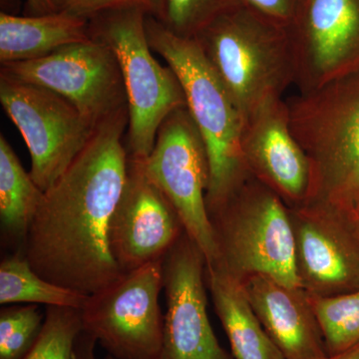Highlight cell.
<instances>
[{
    "mask_svg": "<svg viewBox=\"0 0 359 359\" xmlns=\"http://www.w3.org/2000/svg\"><path fill=\"white\" fill-rule=\"evenodd\" d=\"M128 124V110L102 123L45 191L20 250L45 280L90 295L122 276L109 230L126 183Z\"/></svg>",
    "mask_w": 359,
    "mask_h": 359,
    "instance_id": "1",
    "label": "cell"
},
{
    "mask_svg": "<svg viewBox=\"0 0 359 359\" xmlns=\"http://www.w3.org/2000/svg\"><path fill=\"white\" fill-rule=\"evenodd\" d=\"M311 167L306 202L353 212L359 201V71L285 100Z\"/></svg>",
    "mask_w": 359,
    "mask_h": 359,
    "instance_id": "2",
    "label": "cell"
},
{
    "mask_svg": "<svg viewBox=\"0 0 359 359\" xmlns=\"http://www.w3.org/2000/svg\"><path fill=\"white\" fill-rule=\"evenodd\" d=\"M146 32L154 53L164 58L185 92L187 108L207 150L208 212L216 209L250 176L242 150L244 120L195 39H186L147 16Z\"/></svg>",
    "mask_w": 359,
    "mask_h": 359,
    "instance_id": "3",
    "label": "cell"
},
{
    "mask_svg": "<svg viewBox=\"0 0 359 359\" xmlns=\"http://www.w3.org/2000/svg\"><path fill=\"white\" fill-rule=\"evenodd\" d=\"M228 90L243 120L294 84L289 32L241 4L210 23L195 37Z\"/></svg>",
    "mask_w": 359,
    "mask_h": 359,
    "instance_id": "4",
    "label": "cell"
},
{
    "mask_svg": "<svg viewBox=\"0 0 359 359\" xmlns=\"http://www.w3.org/2000/svg\"><path fill=\"white\" fill-rule=\"evenodd\" d=\"M209 217L218 252L212 264L241 280L266 275L301 287L290 210L269 187L250 175Z\"/></svg>",
    "mask_w": 359,
    "mask_h": 359,
    "instance_id": "5",
    "label": "cell"
},
{
    "mask_svg": "<svg viewBox=\"0 0 359 359\" xmlns=\"http://www.w3.org/2000/svg\"><path fill=\"white\" fill-rule=\"evenodd\" d=\"M147 16L139 9H121L89 20L91 39L107 45L119 63L128 102L127 149L130 157L141 160L152 152L168 116L187 107L176 73L154 57L146 32Z\"/></svg>",
    "mask_w": 359,
    "mask_h": 359,
    "instance_id": "6",
    "label": "cell"
},
{
    "mask_svg": "<svg viewBox=\"0 0 359 359\" xmlns=\"http://www.w3.org/2000/svg\"><path fill=\"white\" fill-rule=\"evenodd\" d=\"M163 259L123 273L104 289L88 295L82 306L83 332L117 359H159L164 314Z\"/></svg>",
    "mask_w": 359,
    "mask_h": 359,
    "instance_id": "7",
    "label": "cell"
},
{
    "mask_svg": "<svg viewBox=\"0 0 359 359\" xmlns=\"http://www.w3.org/2000/svg\"><path fill=\"white\" fill-rule=\"evenodd\" d=\"M0 103L32 157L33 181L48 190L86 147L96 127L55 92L0 74Z\"/></svg>",
    "mask_w": 359,
    "mask_h": 359,
    "instance_id": "8",
    "label": "cell"
},
{
    "mask_svg": "<svg viewBox=\"0 0 359 359\" xmlns=\"http://www.w3.org/2000/svg\"><path fill=\"white\" fill-rule=\"evenodd\" d=\"M0 74L55 92L96 128L128 110L117 57L100 40L67 45L35 60L4 63Z\"/></svg>",
    "mask_w": 359,
    "mask_h": 359,
    "instance_id": "9",
    "label": "cell"
},
{
    "mask_svg": "<svg viewBox=\"0 0 359 359\" xmlns=\"http://www.w3.org/2000/svg\"><path fill=\"white\" fill-rule=\"evenodd\" d=\"M146 171L178 212L185 231L207 264L218 257L205 195L210 182L207 150L188 108L175 110L158 130Z\"/></svg>",
    "mask_w": 359,
    "mask_h": 359,
    "instance_id": "10",
    "label": "cell"
},
{
    "mask_svg": "<svg viewBox=\"0 0 359 359\" xmlns=\"http://www.w3.org/2000/svg\"><path fill=\"white\" fill-rule=\"evenodd\" d=\"M299 283L334 297L359 287V224L353 212L318 202L289 208Z\"/></svg>",
    "mask_w": 359,
    "mask_h": 359,
    "instance_id": "11",
    "label": "cell"
},
{
    "mask_svg": "<svg viewBox=\"0 0 359 359\" xmlns=\"http://www.w3.org/2000/svg\"><path fill=\"white\" fill-rule=\"evenodd\" d=\"M205 266L186 231L163 259L167 311L159 359H231L210 323Z\"/></svg>",
    "mask_w": 359,
    "mask_h": 359,
    "instance_id": "12",
    "label": "cell"
},
{
    "mask_svg": "<svg viewBox=\"0 0 359 359\" xmlns=\"http://www.w3.org/2000/svg\"><path fill=\"white\" fill-rule=\"evenodd\" d=\"M299 92L359 71V0H304L287 27Z\"/></svg>",
    "mask_w": 359,
    "mask_h": 359,
    "instance_id": "13",
    "label": "cell"
},
{
    "mask_svg": "<svg viewBox=\"0 0 359 359\" xmlns=\"http://www.w3.org/2000/svg\"><path fill=\"white\" fill-rule=\"evenodd\" d=\"M185 231L174 205L129 156L126 183L110 223L111 252L123 273L164 259Z\"/></svg>",
    "mask_w": 359,
    "mask_h": 359,
    "instance_id": "14",
    "label": "cell"
},
{
    "mask_svg": "<svg viewBox=\"0 0 359 359\" xmlns=\"http://www.w3.org/2000/svg\"><path fill=\"white\" fill-rule=\"evenodd\" d=\"M242 150L250 174L273 191L287 208L306 202L311 167L290 131L285 99L266 104L245 120Z\"/></svg>",
    "mask_w": 359,
    "mask_h": 359,
    "instance_id": "15",
    "label": "cell"
},
{
    "mask_svg": "<svg viewBox=\"0 0 359 359\" xmlns=\"http://www.w3.org/2000/svg\"><path fill=\"white\" fill-rule=\"evenodd\" d=\"M250 306L285 359H325L328 354L309 295L266 275L242 280Z\"/></svg>",
    "mask_w": 359,
    "mask_h": 359,
    "instance_id": "16",
    "label": "cell"
},
{
    "mask_svg": "<svg viewBox=\"0 0 359 359\" xmlns=\"http://www.w3.org/2000/svg\"><path fill=\"white\" fill-rule=\"evenodd\" d=\"M205 283L235 359H285L269 339L242 280L216 264L205 266Z\"/></svg>",
    "mask_w": 359,
    "mask_h": 359,
    "instance_id": "17",
    "label": "cell"
},
{
    "mask_svg": "<svg viewBox=\"0 0 359 359\" xmlns=\"http://www.w3.org/2000/svg\"><path fill=\"white\" fill-rule=\"evenodd\" d=\"M89 39V20L82 16L65 11L27 16L0 13L1 65L45 57Z\"/></svg>",
    "mask_w": 359,
    "mask_h": 359,
    "instance_id": "18",
    "label": "cell"
},
{
    "mask_svg": "<svg viewBox=\"0 0 359 359\" xmlns=\"http://www.w3.org/2000/svg\"><path fill=\"white\" fill-rule=\"evenodd\" d=\"M44 192L27 173L11 144L0 136V223L2 235L22 248ZM20 248V249H21Z\"/></svg>",
    "mask_w": 359,
    "mask_h": 359,
    "instance_id": "19",
    "label": "cell"
},
{
    "mask_svg": "<svg viewBox=\"0 0 359 359\" xmlns=\"http://www.w3.org/2000/svg\"><path fill=\"white\" fill-rule=\"evenodd\" d=\"M88 295L66 289L39 276L22 252L0 264V304H44L81 309Z\"/></svg>",
    "mask_w": 359,
    "mask_h": 359,
    "instance_id": "20",
    "label": "cell"
},
{
    "mask_svg": "<svg viewBox=\"0 0 359 359\" xmlns=\"http://www.w3.org/2000/svg\"><path fill=\"white\" fill-rule=\"evenodd\" d=\"M309 295L328 355L342 353L359 342V287L334 297Z\"/></svg>",
    "mask_w": 359,
    "mask_h": 359,
    "instance_id": "21",
    "label": "cell"
},
{
    "mask_svg": "<svg viewBox=\"0 0 359 359\" xmlns=\"http://www.w3.org/2000/svg\"><path fill=\"white\" fill-rule=\"evenodd\" d=\"M82 332L79 309L46 306L39 339L23 359H74L77 339Z\"/></svg>",
    "mask_w": 359,
    "mask_h": 359,
    "instance_id": "22",
    "label": "cell"
},
{
    "mask_svg": "<svg viewBox=\"0 0 359 359\" xmlns=\"http://www.w3.org/2000/svg\"><path fill=\"white\" fill-rule=\"evenodd\" d=\"M43 323L36 304L1 309L0 359L25 358L39 339Z\"/></svg>",
    "mask_w": 359,
    "mask_h": 359,
    "instance_id": "23",
    "label": "cell"
},
{
    "mask_svg": "<svg viewBox=\"0 0 359 359\" xmlns=\"http://www.w3.org/2000/svg\"><path fill=\"white\" fill-rule=\"evenodd\" d=\"M241 4V0H165L161 22L179 36L194 39L219 16Z\"/></svg>",
    "mask_w": 359,
    "mask_h": 359,
    "instance_id": "24",
    "label": "cell"
},
{
    "mask_svg": "<svg viewBox=\"0 0 359 359\" xmlns=\"http://www.w3.org/2000/svg\"><path fill=\"white\" fill-rule=\"evenodd\" d=\"M56 11L90 18L107 11L139 9L151 18L162 21L165 0H52Z\"/></svg>",
    "mask_w": 359,
    "mask_h": 359,
    "instance_id": "25",
    "label": "cell"
},
{
    "mask_svg": "<svg viewBox=\"0 0 359 359\" xmlns=\"http://www.w3.org/2000/svg\"><path fill=\"white\" fill-rule=\"evenodd\" d=\"M243 4L262 14L269 20L289 27L299 11L304 0H241Z\"/></svg>",
    "mask_w": 359,
    "mask_h": 359,
    "instance_id": "26",
    "label": "cell"
},
{
    "mask_svg": "<svg viewBox=\"0 0 359 359\" xmlns=\"http://www.w3.org/2000/svg\"><path fill=\"white\" fill-rule=\"evenodd\" d=\"M28 15H42L55 13L56 9L52 0H25Z\"/></svg>",
    "mask_w": 359,
    "mask_h": 359,
    "instance_id": "27",
    "label": "cell"
},
{
    "mask_svg": "<svg viewBox=\"0 0 359 359\" xmlns=\"http://www.w3.org/2000/svg\"><path fill=\"white\" fill-rule=\"evenodd\" d=\"M325 359H359V342L342 353L328 355Z\"/></svg>",
    "mask_w": 359,
    "mask_h": 359,
    "instance_id": "28",
    "label": "cell"
},
{
    "mask_svg": "<svg viewBox=\"0 0 359 359\" xmlns=\"http://www.w3.org/2000/svg\"><path fill=\"white\" fill-rule=\"evenodd\" d=\"M94 342H95V339H92L91 337V340H90L88 349H87L86 359H95L94 358L93 353H92V346H93Z\"/></svg>",
    "mask_w": 359,
    "mask_h": 359,
    "instance_id": "29",
    "label": "cell"
},
{
    "mask_svg": "<svg viewBox=\"0 0 359 359\" xmlns=\"http://www.w3.org/2000/svg\"><path fill=\"white\" fill-rule=\"evenodd\" d=\"M354 216H355L356 221H358V223L359 224V201L355 210H354Z\"/></svg>",
    "mask_w": 359,
    "mask_h": 359,
    "instance_id": "30",
    "label": "cell"
}]
</instances>
